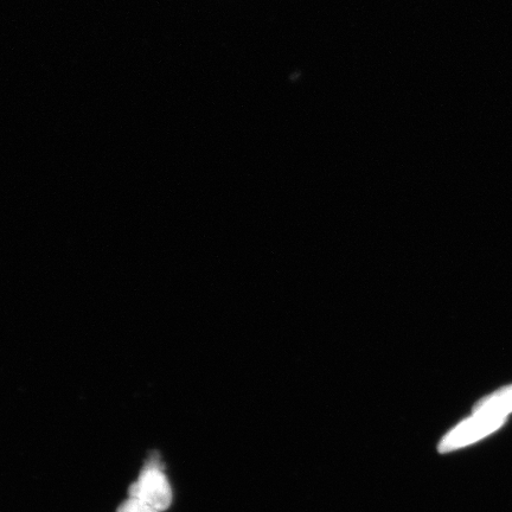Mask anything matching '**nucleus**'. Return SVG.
<instances>
[{
  "instance_id": "nucleus-1",
  "label": "nucleus",
  "mask_w": 512,
  "mask_h": 512,
  "mask_svg": "<svg viewBox=\"0 0 512 512\" xmlns=\"http://www.w3.org/2000/svg\"><path fill=\"white\" fill-rule=\"evenodd\" d=\"M128 496L139 499L160 512L170 508L171 485L159 456H152L146 460L138 479L128 489Z\"/></svg>"
},
{
  "instance_id": "nucleus-2",
  "label": "nucleus",
  "mask_w": 512,
  "mask_h": 512,
  "mask_svg": "<svg viewBox=\"0 0 512 512\" xmlns=\"http://www.w3.org/2000/svg\"><path fill=\"white\" fill-rule=\"evenodd\" d=\"M508 418L485 412H473L470 418H467L456 428L446 434L441 440L439 451L448 453L459 450V448L477 443V441L488 437L501 428Z\"/></svg>"
},
{
  "instance_id": "nucleus-3",
  "label": "nucleus",
  "mask_w": 512,
  "mask_h": 512,
  "mask_svg": "<svg viewBox=\"0 0 512 512\" xmlns=\"http://www.w3.org/2000/svg\"><path fill=\"white\" fill-rule=\"evenodd\" d=\"M473 412H485L508 418L512 413V384L478 401L473 407Z\"/></svg>"
},
{
  "instance_id": "nucleus-4",
  "label": "nucleus",
  "mask_w": 512,
  "mask_h": 512,
  "mask_svg": "<svg viewBox=\"0 0 512 512\" xmlns=\"http://www.w3.org/2000/svg\"><path fill=\"white\" fill-rule=\"evenodd\" d=\"M118 512H160L139 499L128 497L125 502L120 504Z\"/></svg>"
}]
</instances>
